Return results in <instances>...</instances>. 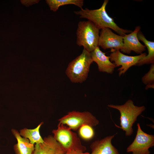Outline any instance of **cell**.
Returning a JSON list of instances; mask_svg holds the SVG:
<instances>
[{
    "label": "cell",
    "mask_w": 154,
    "mask_h": 154,
    "mask_svg": "<svg viewBox=\"0 0 154 154\" xmlns=\"http://www.w3.org/2000/svg\"><path fill=\"white\" fill-rule=\"evenodd\" d=\"M141 27L137 26L133 31L123 36V44L120 51L124 53L130 54L133 51L138 54H141L145 50V46L139 41L137 36V33Z\"/></svg>",
    "instance_id": "cell-10"
},
{
    "label": "cell",
    "mask_w": 154,
    "mask_h": 154,
    "mask_svg": "<svg viewBox=\"0 0 154 154\" xmlns=\"http://www.w3.org/2000/svg\"><path fill=\"white\" fill-rule=\"evenodd\" d=\"M64 154H90L87 152H84L81 151H71L66 152Z\"/></svg>",
    "instance_id": "cell-20"
},
{
    "label": "cell",
    "mask_w": 154,
    "mask_h": 154,
    "mask_svg": "<svg viewBox=\"0 0 154 154\" xmlns=\"http://www.w3.org/2000/svg\"><path fill=\"white\" fill-rule=\"evenodd\" d=\"M154 84L151 85H146L145 88V89L147 90L149 88H154Z\"/></svg>",
    "instance_id": "cell-21"
},
{
    "label": "cell",
    "mask_w": 154,
    "mask_h": 154,
    "mask_svg": "<svg viewBox=\"0 0 154 154\" xmlns=\"http://www.w3.org/2000/svg\"><path fill=\"white\" fill-rule=\"evenodd\" d=\"M11 132L17 141L14 146L15 154H32L35 149L34 144L31 143L27 139L22 137L17 130L13 129Z\"/></svg>",
    "instance_id": "cell-14"
},
{
    "label": "cell",
    "mask_w": 154,
    "mask_h": 154,
    "mask_svg": "<svg viewBox=\"0 0 154 154\" xmlns=\"http://www.w3.org/2000/svg\"><path fill=\"white\" fill-rule=\"evenodd\" d=\"M135 138L127 147V152L132 154H150V148L154 145V135L147 134L141 129L140 124L137 123Z\"/></svg>",
    "instance_id": "cell-7"
},
{
    "label": "cell",
    "mask_w": 154,
    "mask_h": 154,
    "mask_svg": "<svg viewBox=\"0 0 154 154\" xmlns=\"http://www.w3.org/2000/svg\"><path fill=\"white\" fill-rule=\"evenodd\" d=\"M141 80L146 85L154 84V64H151L149 70L143 76Z\"/></svg>",
    "instance_id": "cell-19"
},
{
    "label": "cell",
    "mask_w": 154,
    "mask_h": 154,
    "mask_svg": "<svg viewBox=\"0 0 154 154\" xmlns=\"http://www.w3.org/2000/svg\"><path fill=\"white\" fill-rule=\"evenodd\" d=\"M42 143L36 144L32 154H64L66 152L51 135L44 138Z\"/></svg>",
    "instance_id": "cell-11"
},
{
    "label": "cell",
    "mask_w": 154,
    "mask_h": 154,
    "mask_svg": "<svg viewBox=\"0 0 154 154\" xmlns=\"http://www.w3.org/2000/svg\"><path fill=\"white\" fill-rule=\"evenodd\" d=\"M137 36L139 40L142 41L147 48L148 54L140 60L136 65L140 66L145 64H154V42L146 39L141 32L139 31Z\"/></svg>",
    "instance_id": "cell-15"
},
{
    "label": "cell",
    "mask_w": 154,
    "mask_h": 154,
    "mask_svg": "<svg viewBox=\"0 0 154 154\" xmlns=\"http://www.w3.org/2000/svg\"><path fill=\"white\" fill-rule=\"evenodd\" d=\"M109 0H105L101 7L98 9L90 10L87 8L74 11L81 18L87 19L92 22L99 29L108 28L112 29L119 35L123 36L130 33L132 31L125 29L119 27L114 19L109 16L106 11V7Z\"/></svg>",
    "instance_id": "cell-1"
},
{
    "label": "cell",
    "mask_w": 154,
    "mask_h": 154,
    "mask_svg": "<svg viewBox=\"0 0 154 154\" xmlns=\"http://www.w3.org/2000/svg\"><path fill=\"white\" fill-rule=\"evenodd\" d=\"M114 136H108L93 142L90 145L92 151L90 154H120L112 143V140Z\"/></svg>",
    "instance_id": "cell-13"
},
{
    "label": "cell",
    "mask_w": 154,
    "mask_h": 154,
    "mask_svg": "<svg viewBox=\"0 0 154 154\" xmlns=\"http://www.w3.org/2000/svg\"><path fill=\"white\" fill-rule=\"evenodd\" d=\"M98 46L104 50L108 48L120 50L123 44V36L117 35L109 28L101 29L100 33Z\"/></svg>",
    "instance_id": "cell-9"
},
{
    "label": "cell",
    "mask_w": 154,
    "mask_h": 154,
    "mask_svg": "<svg viewBox=\"0 0 154 154\" xmlns=\"http://www.w3.org/2000/svg\"><path fill=\"white\" fill-rule=\"evenodd\" d=\"M59 123L66 125L71 130H76L84 125L95 126L99 123V121L91 113L88 111L80 112L73 111L58 120Z\"/></svg>",
    "instance_id": "cell-6"
},
{
    "label": "cell",
    "mask_w": 154,
    "mask_h": 154,
    "mask_svg": "<svg viewBox=\"0 0 154 154\" xmlns=\"http://www.w3.org/2000/svg\"><path fill=\"white\" fill-rule=\"evenodd\" d=\"M109 57L110 61L113 62L116 67L121 66L118 69L119 76L124 74L131 67L136 65L138 62L147 54L142 53L136 56H129L121 52L120 50L111 49Z\"/></svg>",
    "instance_id": "cell-8"
},
{
    "label": "cell",
    "mask_w": 154,
    "mask_h": 154,
    "mask_svg": "<svg viewBox=\"0 0 154 154\" xmlns=\"http://www.w3.org/2000/svg\"><path fill=\"white\" fill-rule=\"evenodd\" d=\"M43 123L41 122L35 128L33 129H28L26 128L21 129L19 133L23 137L27 139L30 143L34 144L42 143L44 141L39 132L41 126Z\"/></svg>",
    "instance_id": "cell-16"
},
{
    "label": "cell",
    "mask_w": 154,
    "mask_h": 154,
    "mask_svg": "<svg viewBox=\"0 0 154 154\" xmlns=\"http://www.w3.org/2000/svg\"><path fill=\"white\" fill-rule=\"evenodd\" d=\"M108 106L117 109L119 112L121 127H118L125 131L127 136H130L133 134V124L137 120L138 117L145 110L144 106H138L135 105L133 101L131 99L128 100L122 105L111 104L108 105Z\"/></svg>",
    "instance_id": "cell-2"
},
{
    "label": "cell",
    "mask_w": 154,
    "mask_h": 154,
    "mask_svg": "<svg viewBox=\"0 0 154 154\" xmlns=\"http://www.w3.org/2000/svg\"><path fill=\"white\" fill-rule=\"evenodd\" d=\"M52 132L54 138L66 152L73 150L84 152L86 150L77 134L65 125L59 123L57 129H53Z\"/></svg>",
    "instance_id": "cell-5"
},
{
    "label": "cell",
    "mask_w": 154,
    "mask_h": 154,
    "mask_svg": "<svg viewBox=\"0 0 154 154\" xmlns=\"http://www.w3.org/2000/svg\"><path fill=\"white\" fill-rule=\"evenodd\" d=\"M90 54L93 62L97 63L100 71L110 74L113 73L116 66L110 61L109 56H106L99 46L90 52Z\"/></svg>",
    "instance_id": "cell-12"
},
{
    "label": "cell",
    "mask_w": 154,
    "mask_h": 154,
    "mask_svg": "<svg viewBox=\"0 0 154 154\" xmlns=\"http://www.w3.org/2000/svg\"><path fill=\"white\" fill-rule=\"evenodd\" d=\"M79 133L82 139L85 140H89L94 136V131L92 127L85 125L79 128Z\"/></svg>",
    "instance_id": "cell-18"
},
{
    "label": "cell",
    "mask_w": 154,
    "mask_h": 154,
    "mask_svg": "<svg viewBox=\"0 0 154 154\" xmlns=\"http://www.w3.org/2000/svg\"><path fill=\"white\" fill-rule=\"evenodd\" d=\"M99 29L91 21H80L76 31V44L91 52L98 46Z\"/></svg>",
    "instance_id": "cell-4"
},
{
    "label": "cell",
    "mask_w": 154,
    "mask_h": 154,
    "mask_svg": "<svg viewBox=\"0 0 154 154\" xmlns=\"http://www.w3.org/2000/svg\"><path fill=\"white\" fill-rule=\"evenodd\" d=\"M46 2L50 10L54 11H56L60 6L65 5L74 4L81 9L84 5L83 0H47Z\"/></svg>",
    "instance_id": "cell-17"
},
{
    "label": "cell",
    "mask_w": 154,
    "mask_h": 154,
    "mask_svg": "<svg viewBox=\"0 0 154 154\" xmlns=\"http://www.w3.org/2000/svg\"><path fill=\"white\" fill-rule=\"evenodd\" d=\"M93 62L90 52L84 48L82 53L69 64L66 73L72 82L82 83L87 79Z\"/></svg>",
    "instance_id": "cell-3"
}]
</instances>
